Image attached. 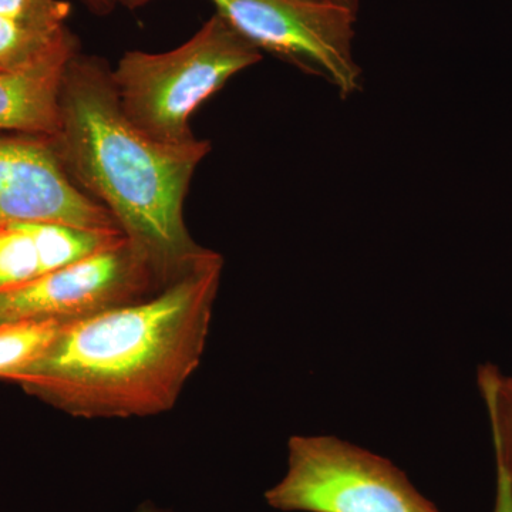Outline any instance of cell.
<instances>
[{"label": "cell", "instance_id": "cell-13", "mask_svg": "<svg viewBox=\"0 0 512 512\" xmlns=\"http://www.w3.org/2000/svg\"><path fill=\"white\" fill-rule=\"evenodd\" d=\"M497 468V494H495L494 512H512V480L500 461L495 460Z\"/></svg>", "mask_w": 512, "mask_h": 512}, {"label": "cell", "instance_id": "cell-1", "mask_svg": "<svg viewBox=\"0 0 512 512\" xmlns=\"http://www.w3.org/2000/svg\"><path fill=\"white\" fill-rule=\"evenodd\" d=\"M222 268L214 251L147 298L64 322L43 355L3 382L76 419L170 412L204 357Z\"/></svg>", "mask_w": 512, "mask_h": 512}, {"label": "cell", "instance_id": "cell-7", "mask_svg": "<svg viewBox=\"0 0 512 512\" xmlns=\"http://www.w3.org/2000/svg\"><path fill=\"white\" fill-rule=\"evenodd\" d=\"M16 221L120 229L64 170L53 138L30 134L0 136V224Z\"/></svg>", "mask_w": 512, "mask_h": 512}, {"label": "cell", "instance_id": "cell-4", "mask_svg": "<svg viewBox=\"0 0 512 512\" xmlns=\"http://www.w3.org/2000/svg\"><path fill=\"white\" fill-rule=\"evenodd\" d=\"M288 471L265 493L284 512H440L392 461L329 436H293Z\"/></svg>", "mask_w": 512, "mask_h": 512}, {"label": "cell", "instance_id": "cell-9", "mask_svg": "<svg viewBox=\"0 0 512 512\" xmlns=\"http://www.w3.org/2000/svg\"><path fill=\"white\" fill-rule=\"evenodd\" d=\"M80 52L72 32L29 66L0 72V133L55 137L64 73Z\"/></svg>", "mask_w": 512, "mask_h": 512}, {"label": "cell", "instance_id": "cell-12", "mask_svg": "<svg viewBox=\"0 0 512 512\" xmlns=\"http://www.w3.org/2000/svg\"><path fill=\"white\" fill-rule=\"evenodd\" d=\"M478 384L490 416L495 460L503 464L512 480V376L485 365L478 370Z\"/></svg>", "mask_w": 512, "mask_h": 512}, {"label": "cell", "instance_id": "cell-17", "mask_svg": "<svg viewBox=\"0 0 512 512\" xmlns=\"http://www.w3.org/2000/svg\"><path fill=\"white\" fill-rule=\"evenodd\" d=\"M333 2H338L340 5L349 6V8L356 10L359 8V0H333Z\"/></svg>", "mask_w": 512, "mask_h": 512}, {"label": "cell", "instance_id": "cell-10", "mask_svg": "<svg viewBox=\"0 0 512 512\" xmlns=\"http://www.w3.org/2000/svg\"><path fill=\"white\" fill-rule=\"evenodd\" d=\"M69 30L67 25L0 9V72L20 69L42 59Z\"/></svg>", "mask_w": 512, "mask_h": 512}, {"label": "cell", "instance_id": "cell-2", "mask_svg": "<svg viewBox=\"0 0 512 512\" xmlns=\"http://www.w3.org/2000/svg\"><path fill=\"white\" fill-rule=\"evenodd\" d=\"M52 138L64 170L113 215L160 289L214 252L194 241L184 220L185 197L210 141L174 146L138 130L121 110L106 60L73 57Z\"/></svg>", "mask_w": 512, "mask_h": 512}, {"label": "cell", "instance_id": "cell-11", "mask_svg": "<svg viewBox=\"0 0 512 512\" xmlns=\"http://www.w3.org/2000/svg\"><path fill=\"white\" fill-rule=\"evenodd\" d=\"M64 322L23 320L0 326V380L43 355Z\"/></svg>", "mask_w": 512, "mask_h": 512}, {"label": "cell", "instance_id": "cell-5", "mask_svg": "<svg viewBox=\"0 0 512 512\" xmlns=\"http://www.w3.org/2000/svg\"><path fill=\"white\" fill-rule=\"evenodd\" d=\"M259 52H268L312 76L322 77L348 99L362 89L356 62V9L333 0H211Z\"/></svg>", "mask_w": 512, "mask_h": 512}, {"label": "cell", "instance_id": "cell-6", "mask_svg": "<svg viewBox=\"0 0 512 512\" xmlns=\"http://www.w3.org/2000/svg\"><path fill=\"white\" fill-rule=\"evenodd\" d=\"M157 291L146 259L123 237L82 261L0 293V326L23 320L70 322Z\"/></svg>", "mask_w": 512, "mask_h": 512}, {"label": "cell", "instance_id": "cell-16", "mask_svg": "<svg viewBox=\"0 0 512 512\" xmlns=\"http://www.w3.org/2000/svg\"><path fill=\"white\" fill-rule=\"evenodd\" d=\"M150 2L151 0H116V3L126 6L128 9L141 8V6L147 5Z\"/></svg>", "mask_w": 512, "mask_h": 512}, {"label": "cell", "instance_id": "cell-8", "mask_svg": "<svg viewBox=\"0 0 512 512\" xmlns=\"http://www.w3.org/2000/svg\"><path fill=\"white\" fill-rule=\"evenodd\" d=\"M124 237L120 229H93L62 222L0 224V293L82 261Z\"/></svg>", "mask_w": 512, "mask_h": 512}, {"label": "cell", "instance_id": "cell-14", "mask_svg": "<svg viewBox=\"0 0 512 512\" xmlns=\"http://www.w3.org/2000/svg\"><path fill=\"white\" fill-rule=\"evenodd\" d=\"M84 5L87 6L96 15H109L116 8V0H82Z\"/></svg>", "mask_w": 512, "mask_h": 512}, {"label": "cell", "instance_id": "cell-3", "mask_svg": "<svg viewBox=\"0 0 512 512\" xmlns=\"http://www.w3.org/2000/svg\"><path fill=\"white\" fill-rule=\"evenodd\" d=\"M262 53L215 12L183 45L161 53L131 50L111 67L121 110L148 137L194 143L192 114Z\"/></svg>", "mask_w": 512, "mask_h": 512}, {"label": "cell", "instance_id": "cell-15", "mask_svg": "<svg viewBox=\"0 0 512 512\" xmlns=\"http://www.w3.org/2000/svg\"><path fill=\"white\" fill-rule=\"evenodd\" d=\"M133 512H174L173 510H168V508L158 507L156 503L153 501H143V503L138 504L136 510Z\"/></svg>", "mask_w": 512, "mask_h": 512}]
</instances>
